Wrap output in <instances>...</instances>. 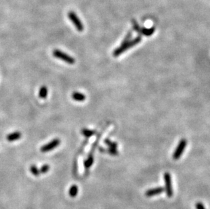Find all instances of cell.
Wrapping results in <instances>:
<instances>
[{
    "label": "cell",
    "instance_id": "ba28073f",
    "mask_svg": "<svg viewBox=\"0 0 210 209\" xmlns=\"http://www.w3.org/2000/svg\"><path fill=\"white\" fill-rule=\"evenodd\" d=\"M154 31H155V29L154 27H153L151 28H145V27H141V30L139 32V34L143 35L145 36H151L153 35Z\"/></svg>",
    "mask_w": 210,
    "mask_h": 209
},
{
    "label": "cell",
    "instance_id": "44dd1931",
    "mask_svg": "<svg viewBox=\"0 0 210 209\" xmlns=\"http://www.w3.org/2000/svg\"><path fill=\"white\" fill-rule=\"evenodd\" d=\"M196 208L197 209H205L204 205L201 202H197L196 204Z\"/></svg>",
    "mask_w": 210,
    "mask_h": 209
},
{
    "label": "cell",
    "instance_id": "4fadbf2b",
    "mask_svg": "<svg viewBox=\"0 0 210 209\" xmlns=\"http://www.w3.org/2000/svg\"><path fill=\"white\" fill-rule=\"evenodd\" d=\"M78 187H77V185H73L71 187L69 194H70L71 197L74 198L77 196V194H78Z\"/></svg>",
    "mask_w": 210,
    "mask_h": 209
},
{
    "label": "cell",
    "instance_id": "3957f363",
    "mask_svg": "<svg viewBox=\"0 0 210 209\" xmlns=\"http://www.w3.org/2000/svg\"><path fill=\"white\" fill-rule=\"evenodd\" d=\"M67 16H68V18H70V20L71 22H72L74 25L76 27V28L78 31H83L84 30L83 24H82L80 19L79 18V17L77 16V14L75 12H73V11H70V12H68Z\"/></svg>",
    "mask_w": 210,
    "mask_h": 209
},
{
    "label": "cell",
    "instance_id": "5b68a950",
    "mask_svg": "<svg viewBox=\"0 0 210 209\" xmlns=\"http://www.w3.org/2000/svg\"><path fill=\"white\" fill-rule=\"evenodd\" d=\"M164 180L165 183V191L168 197H172L173 195V191L172 189V184H171V175L169 172H165L164 175Z\"/></svg>",
    "mask_w": 210,
    "mask_h": 209
},
{
    "label": "cell",
    "instance_id": "2e32d148",
    "mask_svg": "<svg viewBox=\"0 0 210 209\" xmlns=\"http://www.w3.org/2000/svg\"><path fill=\"white\" fill-rule=\"evenodd\" d=\"M132 24H133V28L135 31H137L138 34H139L140 30H141V27L139 25V24L137 23V22L135 20H133Z\"/></svg>",
    "mask_w": 210,
    "mask_h": 209
},
{
    "label": "cell",
    "instance_id": "30bf717a",
    "mask_svg": "<svg viewBox=\"0 0 210 209\" xmlns=\"http://www.w3.org/2000/svg\"><path fill=\"white\" fill-rule=\"evenodd\" d=\"M71 97H72L74 100L76 101H84L86 99V96L82 94V93L78 92H73Z\"/></svg>",
    "mask_w": 210,
    "mask_h": 209
},
{
    "label": "cell",
    "instance_id": "9c48e42d",
    "mask_svg": "<svg viewBox=\"0 0 210 209\" xmlns=\"http://www.w3.org/2000/svg\"><path fill=\"white\" fill-rule=\"evenodd\" d=\"M22 134L19 132H15V133L8 134L6 139L8 141H15L19 139L21 137Z\"/></svg>",
    "mask_w": 210,
    "mask_h": 209
},
{
    "label": "cell",
    "instance_id": "277c9868",
    "mask_svg": "<svg viewBox=\"0 0 210 209\" xmlns=\"http://www.w3.org/2000/svg\"><path fill=\"white\" fill-rule=\"evenodd\" d=\"M187 145V141L186 139H182L180 141H179V144L177 146L176 149L175 150V152L173 153V158L174 159H178L180 158L181 156L182 155V153L184 152L185 148L186 147Z\"/></svg>",
    "mask_w": 210,
    "mask_h": 209
},
{
    "label": "cell",
    "instance_id": "ac0fdd59",
    "mask_svg": "<svg viewBox=\"0 0 210 209\" xmlns=\"http://www.w3.org/2000/svg\"><path fill=\"white\" fill-rule=\"evenodd\" d=\"M132 37V31H130L128 32V34H126V35L125 36V37L124 38V40L123 41V42L121 43V44H124V43H125L126 42H129L130 40H131V38Z\"/></svg>",
    "mask_w": 210,
    "mask_h": 209
},
{
    "label": "cell",
    "instance_id": "8fae6325",
    "mask_svg": "<svg viewBox=\"0 0 210 209\" xmlns=\"http://www.w3.org/2000/svg\"><path fill=\"white\" fill-rule=\"evenodd\" d=\"M48 95V88L45 86H43L40 88L39 91V97L41 98H45Z\"/></svg>",
    "mask_w": 210,
    "mask_h": 209
},
{
    "label": "cell",
    "instance_id": "7a4b0ae2",
    "mask_svg": "<svg viewBox=\"0 0 210 209\" xmlns=\"http://www.w3.org/2000/svg\"><path fill=\"white\" fill-rule=\"evenodd\" d=\"M52 54H53L54 57L63 60V61L68 63V64L72 65L74 64L76 62L75 59H74L73 57H71L70 55H68L67 54H66L65 52L59 50H54L53 52H52Z\"/></svg>",
    "mask_w": 210,
    "mask_h": 209
},
{
    "label": "cell",
    "instance_id": "5bb4252c",
    "mask_svg": "<svg viewBox=\"0 0 210 209\" xmlns=\"http://www.w3.org/2000/svg\"><path fill=\"white\" fill-rule=\"evenodd\" d=\"M94 162V158L93 156H90L88 158L86 159L84 161V166L87 168V169H88V168H90L91 166H92Z\"/></svg>",
    "mask_w": 210,
    "mask_h": 209
},
{
    "label": "cell",
    "instance_id": "d6986e66",
    "mask_svg": "<svg viewBox=\"0 0 210 209\" xmlns=\"http://www.w3.org/2000/svg\"><path fill=\"white\" fill-rule=\"evenodd\" d=\"M49 169H50V166L48 164H44L42 167H41V169H40V173H43V174H44V173H46L48 171Z\"/></svg>",
    "mask_w": 210,
    "mask_h": 209
},
{
    "label": "cell",
    "instance_id": "6da1fadb",
    "mask_svg": "<svg viewBox=\"0 0 210 209\" xmlns=\"http://www.w3.org/2000/svg\"><path fill=\"white\" fill-rule=\"evenodd\" d=\"M141 41H142V37L137 36L135 38H134V39L131 40L129 42L124 43V44H121L119 47L117 48L114 51V52H113V55H114V56L115 57L118 56L119 55L123 53L124 52H125L126 50H128V49L133 47V46L138 44L139 42H141Z\"/></svg>",
    "mask_w": 210,
    "mask_h": 209
},
{
    "label": "cell",
    "instance_id": "9a60e30c",
    "mask_svg": "<svg viewBox=\"0 0 210 209\" xmlns=\"http://www.w3.org/2000/svg\"><path fill=\"white\" fill-rule=\"evenodd\" d=\"M105 143H106L107 146L110 148H113V149H116L118 147V144L115 142H112L110 141V139H106L105 140Z\"/></svg>",
    "mask_w": 210,
    "mask_h": 209
},
{
    "label": "cell",
    "instance_id": "8992f818",
    "mask_svg": "<svg viewBox=\"0 0 210 209\" xmlns=\"http://www.w3.org/2000/svg\"><path fill=\"white\" fill-rule=\"evenodd\" d=\"M61 141L58 139H55L54 140H52L51 142L48 144H46L45 145H44L42 147H41V152H48L51 151L52 150H54L55 147H57V146H59L60 145Z\"/></svg>",
    "mask_w": 210,
    "mask_h": 209
},
{
    "label": "cell",
    "instance_id": "52a82bcc",
    "mask_svg": "<svg viewBox=\"0 0 210 209\" xmlns=\"http://www.w3.org/2000/svg\"><path fill=\"white\" fill-rule=\"evenodd\" d=\"M164 191H165V189L163 188L159 187V188L148 189V190L146 192L145 195L147 197H152V196H156V195H159L160 194H161Z\"/></svg>",
    "mask_w": 210,
    "mask_h": 209
},
{
    "label": "cell",
    "instance_id": "ffe728a7",
    "mask_svg": "<svg viewBox=\"0 0 210 209\" xmlns=\"http://www.w3.org/2000/svg\"><path fill=\"white\" fill-rule=\"evenodd\" d=\"M107 152H108L110 155H112V156H117V155H118V152L116 149H113V148H109V149L107 150Z\"/></svg>",
    "mask_w": 210,
    "mask_h": 209
},
{
    "label": "cell",
    "instance_id": "7c38bea8",
    "mask_svg": "<svg viewBox=\"0 0 210 209\" xmlns=\"http://www.w3.org/2000/svg\"><path fill=\"white\" fill-rule=\"evenodd\" d=\"M82 134L85 137H90L93 136L94 134H95V131L93 130H90V129L84 128L82 130Z\"/></svg>",
    "mask_w": 210,
    "mask_h": 209
},
{
    "label": "cell",
    "instance_id": "e0dca14e",
    "mask_svg": "<svg viewBox=\"0 0 210 209\" xmlns=\"http://www.w3.org/2000/svg\"><path fill=\"white\" fill-rule=\"evenodd\" d=\"M30 170L32 172L33 175H34L35 176H39L40 175V170L38 169V168L35 166V165H33L31 167H30Z\"/></svg>",
    "mask_w": 210,
    "mask_h": 209
}]
</instances>
